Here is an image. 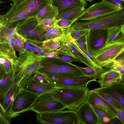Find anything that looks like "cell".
Masks as SVG:
<instances>
[{"label":"cell","instance_id":"obj_1","mask_svg":"<svg viewBox=\"0 0 124 124\" xmlns=\"http://www.w3.org/2000/svg\"><path fill=\"white\" fill-rule=\"evenodd\" d=\"M12 2L11 8L5 14L0 16V25L14 26L19 22L36 17L39 11L51 0H10Z\"/></svg>","mask_w":124,"mask_h":124},{"label":"cell","instance_id":"obj_2","mask_svg":"<svg viewBox=\"0 0 124 124\" xmlns=\"http://www.w3.org/2000/svg\"><path fill=\"white\" fill-rule=\"evenodd\" d=\"M89 90L87 85L56 87L39 96L36 101L56 100L66 106L68 109L76 111L81 104L86 102Z\"/></svg>","mask_w":124,"mask_h":124},{"label":"cell","instance_id":"obj_3","mask_svg":"<svg viewBox=\"0 0 124 124\" xmlns=\"http://www.w3.org/2000/svg\"><path fill=\"white\" fill-rule=\"evenodd\" d=\"M19 52L17 58L12 65L13 71L17 79L18 84L25 77L37 72L41 67L40 62L44 58L24 48Z\"/></svg>","mask_w":124,"mask_h":124},{"label":"cell","instance_id":"obj_4","mask_svg":"<svg viewBox=\"0 0 124 124\" xmlns=\"http://www.w3.org/2000/svg\"><path fill=\"white\" fill-rule=\"evenodd\" d=\"M124 24V9L110 13L86 21H77L71 25L76 30L108 29Z\"/></svg>","mask_w":124,"mask_h":124},{"label":"cell","instance_id":"obj_5","mask_svg":"<svg viewBox=\"0 0 124 124\" xmlns=\"http://www.w3.org/2000/svg\"><path fill=\"white\" fill-rule=\"evenodd\" d=\"M124 51V34L121 31L113 40L105 44L91 54L96 63L105 69Z\"/></svg>","mask_w":124,"mask_h":124},{"label":"cell","instance_id":"obj_6","mask_svg":"<svg viewBox=\"0 0 124 124\" xmlns=\"http://www.w3.org/2000/svg\"><path fill=\"white\" fill-rule=\"evenodd\" d=\"M16 31L26 40L32 42H42L46 31L41 26L36 17L29 18L19 22Z\"/></svg>","mask_w":124,"mask_h":124},{"label":"cell","instance_id":"obj_7","mask_svg":"<svg viewBox=\"0 0 124 124\" xmlns=\"http://www.w3.org/2000/svg\"><path fill=\"white\" fill-rule=\"evenodd\" d=\"M61 46L71 52L80 62L83 63L95 70L98 74L105 71L106 69L93 63L88 57L75 44V41L71 37L68 31V28L65 29L63 35L58 38Z\"/></svg>","mask_w":124,"mask_h":124},{"label":"cell","instance_id":"obj_8","mask_svg":"<svg viewBox=\"0 0 124 124\" xmlns=\"http://www.w3.org/2000/svg\"><path fill=\"white\" fill-rule=\"evenodd\" d=\"M37 119L42 124H80L77 112L72 110L37 113Z\"/></svg>","mask_w":124,"mask_h":124},{"label":"cell","instance_id":"obj_9","mask_svg":"<svg viewBox=\"0 0 124 124\" xmlns=\"http://www.w3.org/2000/svg\"><path fill=\"white\" fill-rule=\"evenodd\" d=\"M38 97L35 94L19 88L9 115L12 118L30 110Z\"/></svg>","mask_w":124,"mask_h":124},{"label":"cell","instance_id":"obj_10","mask_svg":"<svg viewBox=\"0 0 124 124\" xmlns=\"http://www.w3.org/2000/svg\"><path fill=\"white\" fill-rule=\"evenodd\" d=\"M42 74L51 84L56 87H72L87 85L92 81H96V80L98 79V76L66 77Z\"/></svg>","mask_w":124,"mask_h":124},{"label":"cell","instance_id":"obj_11","mask_svg":"<svg viewBox=\"0 0 124 124\" xmlns=\"http://www.w3.org/2000/svg\"><path fill=\"white\" fill-rule=\"evenodd\" d=\"M119 10L115 5L105 0H102L85 9L78 20L88 21Z\"/></svg>","mask_w":124,"mask_h":124},{"label":"cell","instance_id":"obj_12","mask_svg":"<svg viewBox=\"0 0 124 124\" xmlns=\"http://www.w3.org/2000/svg\"><path fill=\"white\" fill-rule=\"evenodd\" d=\"M19 88L22 89L38 96L50 91L56 87L52 84H44L34 80L32 75L26 77L18 84Z\"/></svg>","mask_w":124,"mask_h":124},{"label":"cell","instance_id":"obj_13","mask_svg":"<svg viewBox=\"0 0 124 124\" xmlns=\"http://www.w3.org/2000/svg\"><path fill=\"white\" fill-rule=\"evenodd\" d=\"M108 29H98L89 30L87 34V46L91 54L106 43Z\"/></svg>","mask_w":124,"mask_h":124},{"label":"cell","instance_id":"obj_14","mask_svg":"<svg viewBox=\"0 0 124 124\" xmlns=\"http://www.w3.org/2000/svg\"><path fill=\"white\" fill-rule=\"evenodd\" d=\"M66 108V106L58 101L48 100L36 101L30 110L40 113L62 111Z\"/></svg>","mask_w":124,"mask_h":124},{"label":"cell","instance_id":"obj_15","mask_svg":"<svg viewBox=\"0 0 124 124\" xmlns=\"http://www.w3.org/2000/svg\"><path fill=\"white\" fill-rule=\"evenodd\" d=\"M86 102L92 107H96L101 108L119 119L115 108L100 96L93 89L89 91Z\"/></svg>","mask_w":124,"mask_h":124},{"label":"cell","instance_id":"obj_16","mask_svg":"<svg viewBox=\"0 0 124 124\" xmlns=\"http://www.w3.org/2000/svg\"><path fill=\"white\" fill-rule=\"evenodd\" d=\"M76 111L80 124H97L98 118L96 113L91 106L86 102L81 104Z\"/></svg>","mask_w":124,"mask_h":124},{"label":"cell","instance_id":"obj_17","mask_svg":"<svg viewBox=\"0 0 124 124\" xmlns=\"http://www.w3.org/2000/svg\"><path fill=\"white\" fill-rule=\"evenodd\" d=\"M94 89L109 95L116 100L124 109V85L117 83Z\"/></svg>","mask_w":124,"mask_h":124},{"label":"cell","instance_id":"obj_18","mask_svg":"<svg viewBox=\"0 0 124 124\" xmlns=\"http://www.w3.org/2000/svg\"><path fill=\"white\" fill-rule=\"evenodd\" d=\"M85 9V7H81L64 8L58 12L55 18L56 22L62 19H68L71 20L74 23L83 13Z\"/></svg>","mask_w":124,"mask_h":124},{"label":"cell","instance_id":"obj_19","mask_svg":"<svg viewBox=\"0 0 124 124\" xmlns=\"http://www.w3.org/2000/svg\"><path fill=\"white\" fill-rule=\"evenodd\" d=\"M40 63L41 67L36 72L44 75H58L59 64L58 59L45 58L41 60Z\"/></svg>","mask_w":124,"mask_h":124},{"label":"cell","instance_id":"obj_20","mask_svg":"<svg viewBox=\"0 0 124 124\" xmlns=\"http://www.w3.org/2000/svg\"><path fill=\"white\" fill-rule=\"evenodd\" d=\"M59 64L58 76L66 77H78L85 76L78 68V66L58 59Z\"/></svg>","mask_w":124,"mask_h":124},{"label":"cell","instance_id":"obj_21","mask_svg":"<svg viewBox=\"0 0 124 124\" xmlns=\"http://www.w3.org/2000/svg\"><path fill=\"white\" fill-rule=\"evenodd\" d=\"M18 88V80L15 75L14 79L11 86L6 93L2 100V103H0L4 109L8 114L11 110Z\"/></svg>","mask_w":124,"mask_h":124},{"label":"cell","instance_id":"obj_22","mask_svg":"<svg viewBox=\"0 0 124 124\" xmlns=\"http://www.w3.org/2000/svg\"><path fill=\"white\" fill-rule=\"evenodd\" d=\"M92 107L97 116V124H117V121H121L112 114L101 108L96 107Z\"/></svg>","mask_w":124,"mask_h":124},{"label":"cell","instance_id":"obj_23","mask_svg":"<svg viewBox=\"0 0 124 124\" xmlns=\"http://www.w3.org/2000/svg\"><path fill=\"white\" fill-rule=\"evenodd\" d=\"M0 56L10 62L11 65L17 58L15 49L11 44L6 40H0Z\"/></svg>","mask_w":124,"mask_h":124},{"label":"cell","instance_id":"obj_24","mask_svg":"<svg viewBox=\"0 0 124 124\" xmlns=\"http://www.w3.org/2000/svg\"><path fill=\"white\" fill-rule=\"evenodd\" d=\"M52 5L58 12L66 8L76 7H85L87 3L84 0H51Z\"/></svg>","mask_w":124,"mask_h":124},{"label":"cell","instance_id":"obj_25","mask_svg":"<svg viewBox=\"0 0 124 124\" xmlns=\"http://www.w3.org/2000/svg\"><path fill=\"white\" fill-rule=\"evenodd\" d=\"M58 12L51 4H48L39 11L36 17L39 23L42 21L48 19H55Z\"/></svg>","mask_w":124,"mask_h":124},{"label":"cell","instance_id":"obj_26","mask_svg":"<svg viewBox=\"0 0 124 124\" xmlns=\"http://www.w3.org/2000/svg\"><path fill=\"white\" fill-rule=\"evenodd\" d=\"M15 74L12 71L7 74L0 79V99L1 101L3 99L6 93L10 87L13 82Z\"/></svg>","mask_w":124,"mask_h":124},{"label":"cell","instance_id":"obj_27","mask_svg":"<svg viewBox=\"0 0 124 124\" xmlns=\"http://www.w3.org/2000/svg\"><path fill=\"white\" fill-rule=\"evenodd\" d=\"M59 60L65 62H80L74 55L67 49L61 46L56 51Z\"/></svg>","mask_w":124,"mask_h":124},{"label":"cell","instance_id":"obj_28","mask_svg":"<svg viewBox=\"0 0 124 124\" xmlns=\"http://www.w3.org/2000/svg\"><path fill=\"white\" fill-rule=\"evenodd\" d=\"M58 38L42 42L41 46L46 52H55L60 48V43Z\"/></svg>","mask_w":124,"mask_h":124},{"label":"cell","instance_id":"obj_29","mask_svg":"<svg viewBox=\"0 0 124 124\" xmlns=\"http://www.w3.org/2000/svg\"><path fill=\"white\" fill-rule=\"evenodd\" d=\"M101 97L115 108L124 112V109L121 105L114 98L108 94L100 91L93 89Z\"/></svg>","mask_w":124,"mask_h":124},{"label":"cell","instance_id":"obj_30","mask_svg":"<svg viewBox=\"0 0 124 124\" xmlns=\"http://www.w3.org/2000/svg\"><path fill=\"white\" fill-rule=\"evenodd\" d=\"M42 28L46 32H49L58 37H62L64 34L65 29H62L55 25L49 26L40 24Z\"/></svg>","mask_w":124,"mask_h":124},{"label":"cell","instance_id":"obj_31","mask_svg":"<svg viewBox=\"0 0 124 124\" xmlns=\"http://www.w3.org/2000/svg\"><path fill=\"white\" fill-rule=\"evenodd\" d=\"M122 77V75L119 72L112 69H109L98 75V79L100 78L106 77L113 78H119L121 80Z\"/></svg>","mask_w":124,"mask_h":124},{"label":"cell","instance_id":"obj_32","mask_svg":"<svg viewBox=\"0 0 124 124\" xmlns=\"http://www.w3.org/2000/svg\"><path fill=\"white\" fill-rule=\"evenodd\" d=\"M121 32L120 27H115L108 29L105 44H108L112 40Z\"/></svg>","mask_w":124,"mask_h":124},{"label":"cell","instance_id":"obj_33","mask_svg":"<svg viewBox=\"0 0 124 124\" xmlns=\"http://www.w3.org/2000/svg\"><path fill=\"white\" fill-rule=\"evenodd\" d=\"M89 30H76L70 27L68 31L72 38L75 40L84 35H87Z\"/></svg>","mask_w":124,"mask_h":124},{"label":"cell","instance_id":"obj_34","mask_svg":"<svg viewBox=\"0 0 124 124\" xmlns=\"http://www.w3.org/2000/svg\"><path fill=\"white\" fill-rule=\"evenodd\" d=\"M98 79H99L96 81L99 83L101 87L119 82L121 80L119 78H113L106 77L100 78Z\"/></svg>","mask_w":124,"mask_h":124},{"label":"cell","instance_id":"obj_35","mask_svg":"<svg viewBox=\"0 0 124 124\" xmlns=\"http://www.w3.org/2000/svg\"><path fill=\"white\" fill-rule=\"evenodd\" d=\"M0 116L1 124H9L10 123L12 118L8 114V113L5 110L0 104Z\"/></svg>","mask_w":124,"mask_h":124},{"label":"cell","instance_id":"obj_36","mask_svg":"<svg viewBox=\"0 0 124 124\" xmlns=\"http://www.w3.org/2000/svg\"><path fill=\"white\" fill-rule=\"evenodd\" d=\"M13 41L19 48H23L24 44L26 42V40L16 31L12 38Z\"/></svg>","mask_w":124,"mask_h":124},{"label":"cell","instance_id":"obj_37","mask_svg":"<svg viewBox=\"0 0 124 124\" xmlns=\"http://www.w3.org/2000/svg\"><path fill=\"white\" fill-rule=\"evenodd\" d=\"M123 65H124V51L117 56L114 62L107 66L106 69H110L116 66Z\"/></svg>","mask_w":124,"mask_h":124},{"label":"cell","instance_id":"obj_38","mask_svg":"<svg viewBox=\"0 0 124 124\" xmlns=\"http://www.w3.org/2000/svg\"><path fill=\"white\" fill-rule=\"evenodd\" d=\"M32 78L35 81L42 84H52L42 74L36 72L32 76Z\"/></svg>","mask_w":124,"mask_h":124},{"label":"cell","instance_id":"obj_39","mask_svg":"<svg viewBox=\"0 0 124 124\" xmlns=\"http://www.w3.org/2000/svg\"><path fill=\"white\" fill-rule=\"evenodd\" d=\"M73 22L68 19H62L56 22L55 25L62 29L69 28L73 23Z\"/></svg>","mask_w":124,"mask_h":124},{"label":"cell","instance_id":"obj_40","mask_svg":"<svg viewBox=\"0 0 124 124\" xmlns=\"http://www.w3.org/2000/svg\"><path fill=\"white\" fill-rule=\"evenodd\" d=\"M85 35L82 36L75 40L76 43L88 52L87 46V36Z\"/></svg>","mask_w":124,"mask_h":124},{"label":"cell","instance_id":"obj_41","mask_svg":"<svg viewBox=\"0 0 124 124\" xmlns=\"http://www.w3.org/2000/svg\"><path fill=\"white\" fill-rule=\"evenodd\" d=\"M78 68L85 75L88 76H97L98 75V73L93 69L89 66L87 67H80L78 66Z\"/></svg>","mask_w":124,"mask_h":124},{"label":"cell","instance_id":"obj_42","mask_svg":"<svg viewBox=\"0 0 124 124\" xmlns=\"http://www.w3.org/2000/svg\"><path fill=\"white\" fill-rule=\"evenodd\" d=\"M116 6L120 10L124 9V0H105Z\"/></svg>","mask_w":124,"mask_h":124},{"label":"cell","instance_id":"obj_43","mask_svg":"<svg viewBox=\"0 0 124 124\" xmlns=\"http://www.w3.org/2000/svg\"><path fill=\"white\" fill-rule=\"evenodd\" d=\"M110 69H112L118 71L121 74V80L119 82L117 83L124 85V65L116 66Z\"/></svg>","mask_w":124,"mask_h":124},{"label":"cell","instance_id":"obj_44","mask_svg":"<svg viewBox=\"0 0 124 124\" xmlns=\"http://www.w3.org/2000/svg\"><path fill=\"white\" fill-rule=\"evenodd\" d=\"M56 21L55 19H48L43 20L40 22V24H42L45 26H49L55 24Z\"/></svg>","mask_w":124,"mask_h":124},{"label":"cell","instance_id":"obj_45","mask_svg":"<svg viewBox=\"0 0 124 124\" xmlns=\"http://www.w3.org/2000/svg\"><path fill=\"white\" fill-rule=\"evenodd\" d=\"M115 109L119 119L124 124V112L117 108H115Z\"/></svg>","mask_w":124,"mask_h":124},{"label":"cell","instance_id":"obj_46","mask_svg":"<svg viewBox=\"0 0 124 124\" xmlns=\"http://www.w3.org/2000/svg\"><path fill=\"white\" fill-rule=\"evenodd\" d=\"M58 38L59 37L48 32H46L45 34V40L52 39Z\"/></svg>","mask_w":124,"mask_h":124},{"label":"cell","instance_id":"obj_47","mask_svg":"<svg viewBox=\"0 0 124 124\" xmlns=\"http://www.w3.org/2000/svg\"><path fill=\"white\" fill-rule=\"evenodd\" d=\"M25 48H24L27 50H31L30 45L28 42H27L26 43L25 46Z\"/></svg>","mask_w":124,"mask_h":124},{"label":"cell","instance_id":"obj_48","mask_svg":"<svg viewBox=\"0 0 124 124\" xmlns=\"http://www.w3.org/2000/svg\"><path fill=\"white\" fill-rule=\"evenodd\" d=\"M120 28L121 31L124 34V24L120 27Z\"/></svg>","mask_w":124,"mask_h":124},{"label":"cell","instance_id":"obj_49","mask_svg":"<svg viewBox=\"0 0 124 124\" xmlns=\"http://www.w3.org/2000/svg\"><path fill=\"white\" fill-rule=\"evenodd\" d=\"M85 1H88L90 3H91L92 2L96 0H84Z\"/></svg>","mask_w":124,"mask_h":124},{"label":"cell","instance_id":"obj_50","mask_svg":"<svg viewBox=\"0 0 124 124\" xmlns=\"http://www.w3.org/2000/svg\"></svg>","mask_w":124,"mask_h":124},{"label":"cell","instance_id":"obj_51","mask_svg":"<svg viewBox=\"0 0 124 124\" xmlns=\"http://www.w3.org/2000/svg\"></svg>","mask_w":124,"mask_h":124}]
</instances>
